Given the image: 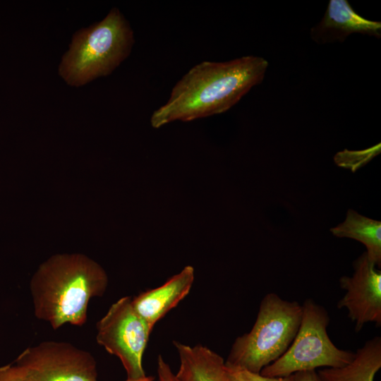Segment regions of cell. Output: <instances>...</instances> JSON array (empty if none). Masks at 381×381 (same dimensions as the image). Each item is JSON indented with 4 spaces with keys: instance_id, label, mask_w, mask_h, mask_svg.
I'll return each mask as SVG.
<instances>
[{
    "instance_id": "cell-1",
    "label": "cell",
    "mask_w": 381,
    "mask_h": 381,
    "mask_svg": "<svg viewBox=\"0 0 381 381\" xmlns=\"http://www.w3.org/2000/svg\"><path fill=\"white\" fill-rule=\"evenodd\" d=\"M268 65L264 58L253 55L195 65L175 84L167 102L153 111L152 126L158 128L228 111L262 83Z\"/></svg>"
},
{
    "instance_id": "cell-2",
    "label": "cell",
    "mask_w": 381,
    "mask_h": 381,
    "mask_svg": "<svg viewBox=\"0 0 381 381\" xmlns=\"http://www.w3.org/2000/svg\"><path fill=\"white\" fill-rule=\"evenodd\" d=\"M105 270L82 253H58L43 262L30 279L35 316L53 329L66 323L81 326L92 297L107 287Z\"/></svg>"
},
{
    "instance_id": "cell-3",
    "label": "cell",
    "mask_w": 381,
    "mask_h": 381,
    "mask_svg": "<svg viewBox=\"0 0 381 381\" xmlns=\"http://www.w3.org/2000/svg\"><path fill=\"white\" fill-rule=\"evenodd\" d=\"M133 32L116 8L100 22L78 30L64 55L59 73L73 86L110 74L130 54Z\"/></svg>"
},
{
    "instance_id": "cell-4",
    "label": "cell",
    "mask_w": 381,
    "mask_h": 381,
    "mask_svg": "<svg viewBox=\"0 0 381 381\" xmlns=\"http://www.w3.org/2000/svg\"><path fill=\"white\" fill-rule=\"evenodd\" d=\"M302 305L268 293L262 299L251 330L234 341L225 364L260 373L281 357L299 328Z\"/></svg>"
},
{
    "instance_id": "cell-5",
    "label": "cell",
    "mask_w": 381,
    "mask_h": 381,
    "mask_svg": "<svg viewBox=\"0 0 381 381\" xmlns=\"http://www.w3.org/2000/svg\"><path fill=\"white\" fill-rule=\"evenodd\" d=\"M329 322L327 310L312 298L306 299L302 305L301 324L291 344L281 357L263 368L260 374L286 377L320 367L341 368L349 364L354 353L334 344L327 331Z\"/></svg>"
},
{
    "instance_id": "cell-6",
    "label": "cell",
    "mask_w": 381,
    "mask_h": 381,
    "mask_svg": "<svg viewBox=\"0 0 381 381\" xmlns=\"http://www.w3.org/2000/svg\"><path fill=\"white\" fill-rule=\"evenodd\" d=\"M129 296L113 303L97 324V343L117 356L124 367L127 380L146 376L143 356L152 329L135 311Z\"/></svg>"
},
{
    "instance_id": "cell-7",
    "label": "cell",
    "mask_w": 381,
    "mask_h": 381,
    "mask_svg": "<svg viewBox=\"0 0 381 381\" xmlns=\"http://www.w3.org/2000/svg\"><path fill=\"white\" fill-rule=\"evenodd\" d=\"M13 365L24 381H97L92 354L68 342L46 341L29 347Z\"/></svg>"
},
{
    "instance_id": "cell-8",
    "label": "cell",
    "mask_w": 381,
    "mask_h": 381,
    "mask_svg": "<svg viewBox=\"0 0 381 381\" xmlns=\"http://www.w3.org/2000/svg\"><path fill=\"white\" fill-rule=\"evenodd\" d=\"M353 275L342 276L339 279L340 287L346 292L337 303V308L346 309L356 332L368 322L380 327L381 271L365 252L353 262Z\"/></svg>"
},
{
    "instance_id": "cell-9",
    "label": "cell",
    "mask_w": 381,
    "mask_h": 381,
    "mask_svg": "<svg viewBox=\"0 0 381 381\" xmlns=\"http://www.w3.org/2000/svg\"><path fill=\"white\" fill-rule=\"evenodd\" d=\"M381 37V23L358 14L346 0H330L321 20L310 29V38L317 44L343 42L351 34Z\"/></svg>"
},
{
    "instance_id": "cell-10",
    "label": "cell",
    "mask_w": 381,
    "mask_h": 381,
    "mask_svg": "<svg viewBox=\"0 0 381 381\" xmlns=\"http://www.w3.org/2000/svg\"><path fill=\"white\" fill-rule=\"evenodd\" d=\"M193 281L194 269L188 265L162 286L132 298V306L152 330L155 324L189 294Z\"/></svg>"
},
{
    "instance_id": "cell-11",
    "label": "cell",
    "mask_w": 381,
    "mask_h": 381,
    "mask_svg": "<svg viewBox=\"0 0 381 381\" xmlns=\"http://www.w3.org/2000/svg\"><path fill=\"white\" fill-rule=\"evenodd\" d=\"M174 345L180 361L176 373L179 381H232L223 358L209 348L179 341Z\"/></svg>"
},
{
    "instance_id": "cell-12",
    "label": "cell",
    "mask_w": 381,
    "mask_h": 381,
    "mask_svg": "<svg viewBox=\"0 0 381 381\" xmlns=\"http://www.w3.org/2000/svg\"><path fill=\"white\" fill-rule=\"evenodd\" d=\"M381 368V337H375L359 348L353 360L341 368H327L318 374L321 381H374Z\"/></svg>"
},
{
    "instance_id": "cell-13",
    "label": "cell",
    "mask_w": 381,
    "mask_h": 381,
    "mask_svg": "<svg viewBox=\"0 0 381 381\" xmlns=\"http://www.w3.org/2000/svg\"><path fill=\"white\" fill-rule=\"evenodd\" d=\"M339 238H349L362 243L369 260L381 267V222L358 214L352 209L347 211L345 220L330 229Z\"/></svg>"
},
{
    "instance_id": "cell-14",
    "label": "cell",
    "mask_w": 381,
    "mask_h": 381,
    "mask_svg": "<svg viewBox=\"0 0 381 381\" xmlns=\"http://www.w3.org/2000/svg\"><path fill=\"white\" fill-rule=\"evenodd\" d=\"M226 365V369L232 381H294V375L286 377H267L255 373L241 368Z\"/></svg>"
},
{
    "instance_id": "cell-15",
    "label": "cell",
    "mask_w": 381,
    "mask_h": 381,
    "mask_svg": "<svg viewBox=\"0 0 381 381\" xmlns=\"http://www.w3.org/2000/svg\"><path fill=\"white\" fill-rule=\"evenodd\" d=\"M157 374L159 381H179L161 355L157 358Z\"/></svg>"
},
{
    "instance_id": "cell-16",
    "label": "cell",
    "mask_w": 381,
    "mask_h": 381,
    "mask_svg": "<svg viewBox=\"0 0 381 381\" xmlns=\"http://www.w3.org/2000/svg\"><path fill=\"white\" fill-rule=\"evenodd\" d=\"M0 381H24L12 364L0 367Z\"/></svg>"
},
{
    "instance_id": "cell-17",
    "label": "cell",
    "mask_w": 381,
    "mask_h": 381,
    "mask_svg": "<svg viewBox=\"0 0 381 381\" xmlns=\"http://www.w3.org/2000/svg\"><path fill=\"white\" fill-rule=\"evenodd\" d=\"M293 375L294 381H321L315 370L297 372Z\"/></svg>"
},
{
    "instance_id": "cell-18",
    "label": "cell",
    "mask_w": 381,
    "mask_h": 381,
    "mask_svg": "<svg viewBox=\"0 0 381 381\" xmlns=\"http://www.w3.org/2000/svg\"><path fill=\"white\" fill-rule=\"evenodd\" d=\"M126 381H154V377L151 376H145V377L136 380H126Z\"/></svg>"
}]
</instances>
